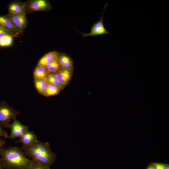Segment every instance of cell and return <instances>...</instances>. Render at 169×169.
I'll return each mask as SVG.
<instances>
[{
    "instance_id": "cell-1",
    "label": "cell",
    "mask_w": 169,
    "mask_h": 169,
    "mask_svg": "<svg viewBox=\"0 0 169 169\" xmlns=\"http://www.w3.org/2000/svg\"><path fill=\"white\" fill-rule=\"evenodd\" d=\"M0 158L5 169H31L35 163L26 156L22 149L17 146L4 148Z\"/></svg>"
},
{
    "instance_id": "cell-2",
    "label": "cell",
    "mask_w": 169,
    "mask_h": 169,
    "mask_svg": "<svg viewBox=\"0 0 169 169\" xmlns=\"http://www.w3.org/2000/svg\"><path fill=\"white\" fill-rule=\"evenodd\" d=\"M26 156L34 162L49 167L54 162L56 155L51 150L49 143L38 140L28 146H22Z\"/></svg>"
},
{
    "instance_id": "cell-3",
    "label": "cell",
    "mask_w": 169,
    "mask_h": 169,
    "mask_svg": "<svg viewBox=\"0 0 169 169\" xmlns=\"http://www.w3.org/2000/svg\"><path fill=\"white\" fill-rule=\"evenodd\" d=\"M19 112L10 106L5 101L0 103V125L5 128H9L10 122L16 118Z\"/></svg>"
},
{
    "instance_id": "cell-4",
    "label": "cell",
    "mask_w": 169,
    "mask_h": 169,
    "mask_svg": "<svg viewBox=\"0 0 169 169\" xmlns=\"http://www.w3.org/2000/svg\"><path fill=\"white\" fill-rule=\"evenodd\" d=\"M107 4H106L104 6L103 11L99 21L95 23L92 27L90 32L88 33H84L79 32H78L81 33L83 37L85 38L91 36H95L103 34H108L109 32L105 28L103 23V17L104 13Z\"/></svg>"
},
{
    "instance_id": "cell-5",
    "label": "cell",
    "mask_w": 169,
    "mask_h": 169,
    "mask_svg": "<svg viewBox=\"0 0 169 169\" xmlns=\"http://www.w3.org/2000/svg\"><path fill=\"white\" fill-rule=\"evenodd\" d=\"M9 128L11 130L10 133L8 136V138L10 139L19 138L29 129L28 126L21 123L16 118L13 119Z\"/></svg>"
},
{
    "instance_id": "cell-6",
    "label": "cell",
    "mask_w": 169,
    "mask_h": 169,
    "mask_svg": "<svg viewBox=\"0 0 169 169\" xmlns=\"http://www.w3.org/2000/svg\"><path fill=\"white\" fill-rule=\"evenodd\" d=\"M0 26L12 33L13 36H16L21 32L9 18L6 17L0 16Z\"/></svg>"
},
{
    "instance_id": "cell-7",
    "label": "cell",
    "mask_w": 169,
    "mask_h": 169,
    "mask_svg": "<svg viewBox=\"0 0 169 169\" xmlns=\"http://www.w3.org/2000/svg\"><path fill=\"white\" fill-rule=\"evenodd\" d=\"M38 141L33 132L28 130L19 138L17 142L21 143L22 146H28L35 143Z\"/></svg>"
},
{
    "instance_id": "cell-8",
    "label": "cell",
    "mask_w": 169,
    "mask_h": 169,
    "mask_svg": "<svg viewBox=\"0 0 169 169\" xmlns=\"http://www.w3.org/2000/svg\"><path fill=\"white\" fill-rule=\"evenodd\" d=\"M57 77L60 84L63 88L69 83L72 75V70L61 68L57 72Z\"/></svg>"
},
{
    "instance_id": "cell-9",
    "label": "cell",
    "mask_w": 169,
    "mask_h": 169,
    "mask_svg": "<svg viewBox=\"0 0 169 169\" xmlns=\"http://www.w3.org/2000/svg\"><path fill=\"white\" fill-rule=\"evenodd\" d=\"M9 18L14 25L21 31L26 26V18L24 13L11 15Z\"/></svg>"
},
{
    "instance_id": "cell-10",
    "label": "cell",
    "mask_w": 169,
    "mask_h": 169,
    "mask_svg": "<svg viewBox=\"0 0 169 169\" xmlns=\"http://www.w3.org/2000/svg\"><path fill=\"white\" fill-rule=\"evenodd\" d=\"M51 6L49 3L44 0L33 1L30 4V9L34 11L45 10L50 8Z\"/></svg>"
},
{
    "instance_id": "cell-11",
    "label": "cell",
    "mask_w": 169,
    "mask_h": 169,
    "mask_svg": "<svg viewBox=\"0 0 169 169\" xmlns=\"http://www.w3.org/2000/svg\"><path fill=\"white\" fill-rule=\"evenodd\" d=\"M58 61L61 68L68 69L72 70L73 62L69 56L64 54H58Z\"/></svg>"
},
{
    "instance_id": "cell-12",
    "label": "cell",
    "mask_w": 169,
    "mask_h": 169,
    "mask_svg": "<svg viewBox=\"0 0 169 169\" xmlns=\"http://www.w3.org/2000/svg\"><path fill=\"white\" fill-rule=\"evenodd\" d=\"M58 52L55 51L47 53L39 60L38 65L44 66L48 63L58 60Z\"/></svg>"
},
{
    "instance_id": "cell-13",
    "label": "cell",
    "mask_w": 169,
    "mask_h": 169,
    "mask_svg": "<svg viewBox=\"0 0 169 169\" xmlns=\"http://www.w3.org/2000/svg\"><path fill=\"white\" fill-rule=\"evenodd\" d=\"M34 83L35 87L38 93L44 96L48 84L47 79H35Z\"/></svg>"
},
{
    "instance_id": "cell-14",
    "label": "cell",
    "mask_w": 169,
    "mask_h": 169,
    "mask_svg": "<svg viewBox=\"0 0 169 169\" xmlns=\"http://www.w3.org/2000/svg\"><path fill=\"white\" fill-rule=\"evenodd\" d=\"M49 72L43 66L38 65L33 72L34 79H46Z\"/></svg>"
},
{
    "instance_id": "cell-15",
    "label": "cell",
    "mask_w": 169,
    "mask_h": 169,
    "mask_svg": "<svg viewBox=\"0 0 169 169\" xmlns=\"http://www.w3.org/2000/svg\"><path fill=\"white\" fill-rule=\"evenodd\" d=\"M9 11L11 15H15L24 13V6L20 4L13 3L9 8Z\"/></svg>"
},
{
    "instance_id": "cell-16",
    "label": "cell",
    "mask_w": 169,
    "mask_h": 169,
    "mask_svg": "<svg viewBox=\"0 0 169 169\" xmlns=\"http://www.w3.org/2000/svg\"><path fill=\"white\" fill-rule=\"evenodd\" d=\"M49 73H56L60 69L61 67L58 60L48 63L44 66Z\"/></svg>"
},
{
    "instance_id": "cell-17",
    "label": "cell",
    "mask_w": 169,
    "mask_h": 169,
    "mask_svg": "<svg viewBox=\"0 0 169 169\" xmlns=\"http://www.w3.org/2000/svg\"><path fill=\"white\" fill-rule=\"evenodd\" d=\"M62 89L48 83L44 96H50L58 94Z\"/></svg>"
},
{
    "instance_id": "cell-18",
    "label": "cell",
    "mask_w": 169,
    "mask_h": 169,
    "mask_svg": "<svg viewBox=\"0 0 169 169\" xmlns=\"http://www.w3.org/2000/svg\"><path fill=\"white\" fill-rule=\"evenodd\" d=\"M46 79L48 83L63 89L58 79L57 72L49 73Z\"/></svg>"
},
{
    "instance_id": "cell-19",
    "label": "cell",
    "mask_w": 169,
    "mask_h": 169,
    "mask_svg": "<svg viewBox=\"0 0 169 169\" xmlns=\"http://www.w3.org/2000/svg\"><path fill=\"white\" fill-rule=\"evenodd\" d=\"M152 163L157 169H168L169 168V165L168 164L156 162H153Z\"/></svg>"
},
{
    "instance_id": "cell-20",
    "label": "cell",
    "mask_w": 169,
    "mask_h": 169,
    "mask_svg": "<svg viewBox=\"0 0 169 169\" xmlns=\"http://www.w3.org/2000/svg\"><path fill=\"white\" fill-rule=\"evenodd\" d=\"M7 46H11L13 42V37L10 34H9L6 36L4 38Z\"/></svg>"
},
{
    "instance_id": "cell-21",
    "label": "cell",
    "mask_w": 169,
    "mask_h": 169,
    "mask_svg": "<svg viewBox=\"0 0 169 169\" xmlns=\"http://www.w3.org/2000/svg\"><path fill=\"white\" fill-rule=\"evenodd\" d=\"M31 169H50L49 167L47 166L35 162Z\"/></svg>"
},
{
    "instance_id": "cell-22",
    "label": "cell",
    "mask_w": 169,
    "mask_h": 169,
    "mask_svg": "<svg viewBox=\"0 0 169 169\" xmlns=\"http://www.w3.org/2000/svg\"><path fill=\"white\" fill-rule=\"evenodd\" d=\"M8 32L6 29L0 26V39L4 38L6 36L9 34Z\"/></svg>"
},
{
    "instance_id": "cell-23",
    "label": "cell",
    "mask_w": 169,
    "mask_h": 169,
    "mask_svg": "<svg viewBox=\"0 0 169 169\" xmlns=\"http://www.w3.org/2000/svg\"><path fill=\"white\" fill-rule=\"evenodd\" d=\"M9 136L7 132L3 128V127L0 125V138H8Z\"/></svg>"
},
{
    "instance_id": "cell-24",
    "label": "cell",
    "mask_w": 169,
    "mask_h": 169,
    "mask_svg": "<svg viewBox=\"0 0 169 169\" xmlns=\"http://www.w3.org/2000/svg\"><path fill=\"white\" fill-rule=\"evenodd\" d=\"M6 141L3 138H0V155L6 144Z\"/></svg>"
},
{
    "instance_id": "cell-25",
    "label": "cell",
    "mask_w": 169,
    "mask_h": 169,
    "mask_svg": "<svg viewBox=\"0 0 169 169\" xmlns=\"http://www.w3.org/2000/svg\"><path fill=\"white\" fill-rule=\"evenodd\" d=\"M0 47H7L6 43L4 38L0 39Z\"/></svg>"
},
{
    "instance_id": "cell-26",
    "label": "cell",
    "mask_w": 169,
    "mask_h": 169,
    "mask_svg": "<svg viewBox=\"0 0 169 169\" xmlns=\"http://www.w3.org/2000/svg\"><path fill=\"white\" fill-rule=\"evenodd\" d=\"M146 169H157V168L152 163L147 167Z\"/></svg>"
},
{
    "instance_id": "cell-27",
    "label": "cell",
    "mask_w": 169,
    "mask_h": 169,
    "mask_svg": "<svg viewBox=\"0 0 169 169\" xmlns=\"http://www.w3.org/2000/svg\"><path fill=\"white\" fill-rule=\"evenodd\" d=\"M0 169H5L3 164L0 158Z\"/></svg>"
},
{
    "instance_id": "cell-28",
    "label": "cell",
    "mask_w": 169,
    "mask_h": 169,
    "mask_svg": "<svg viewBox=\"0 0 169 169\" xmlns=\"http://www.w3.org/2000/svg\"><path fill=\"white\" fill-rule=\"evenodd\" d=\"M5 169H17L13 168H5Z\"/></svg>"
}]
</instances>
